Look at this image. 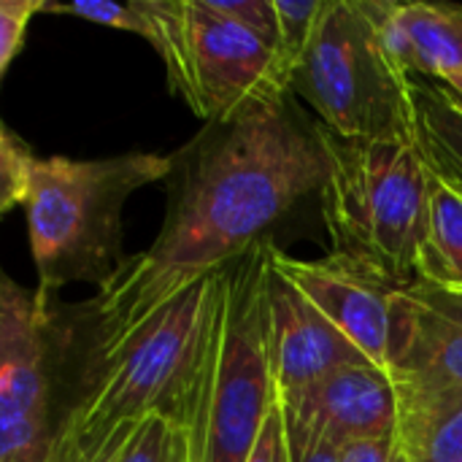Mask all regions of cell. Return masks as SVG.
I'll list each match as a JSON object with an SVG mask.
<instances>
[{"mask_svg": "<svg viewBox=\"0 0 462 462\" xmlns=\"http://www.w3.org/2000/svg\"><path fill=\"white\" fill-rule=\"evenodd\" d=\"M390 376L401 422L462 401V295L417 279L401 287Z\"/></svg>", "mask_w": 462, "mask_h": 462, "instance_id": "9", "label": "cell"}, {"mask_svg": "<svg viewBox=\"0 0 462 462\" xmlns=\"http://www.w3.org/2000/svg\"><path fill=\"white\" fill-rule=\"evenodd\" d=\"M135 428H138V425H125V428H119V430L111 436V441L97 452V457L92 462H119L122 449L127 447V441H130V436L135 433Z\"/></svg>", "mask_w": 462, "mask_h": 462, "instance_id": "26", "label": "cell"}, {"mask_svg": "<svg viewBox=\"0 0 462 462\" xmlns=\"http://www.w3.org/2000/svg\"><path fill=\"white\" fill-rule=\"evenodd\" d=\"M325 176L319 125L298 114L290 97L230 125H208L173 154L157 241L70 311L81 357L111 352L181 290L241 260L273 222L319 192Z\"/></svg>", "mask_w": 462, "mask_h": 462, "instance_id": "1", "label": "cell"}, {"mask_svg": "<svg viewBox=\"0 0 462 462\" xmlns=\"http://www.w3.org/2000/svg\"><path fill=\"white\" fill-rule=\"evenodd\" d=\"M441 84H444V87L449 89V95H452V97H455V100H457V103L462 106V73H457V76H449V79H444Z\"/></svg>", "mask_w": 462, "mask_h": 462, "instance_id": "27", "label": "cell"}, {"mask_svg": "<svg viewBox=\"0 0 462 462\" xmlns=\"http://www.w3.org/2000/svg\"><path fill=\"white\" fill-rule=\"evenodd\" d=\"M409 462H462V401L401 422Z\"/></svg>", "mask_w": 462, "mask_h": 462, "instance_id": "17", "label": "cell"}, {"mask_svg": "<svg viewBox=\"0 0 462 462\" xmlns=\"http://www.w3.org/2000/svg\"><path fill=\"white\" fill-rule=\"evenodd\" d=\"M268 263L290 279L374 365L390 374L401 284L330 252L319 260H298L265 241Z\"/></svg>", "mask_w": 462, "mask_h": 462, "instance_id": "10", "label": "cell"}, {"mask_svg": "<svg viewBox=\"0 0 462 462\" xmlns=\"http://www.w3.org/2000/svg\"><path fill=\"white\" fill-rule=\"evenodd\" d=\"M43 290L0 284V462H57L73 409L79 333Z\"/></svg>", "mask_w": 462, "mask_h": 462, "instance_id": "6", "label": "cell"}, {"mask_svg": "<svg viewBox=\"0 0 462 462\" xmlns=\"http://www.w3.org/2000/svg\"><path fill=\"white\" fill-rule=\"evenodd\" d=\"M290 89L338 138L417 143L414 76L390 57L376 0H325Z\"/></svg>", "mask_w": 462, "mask_h": 462, "instance_id": "5", "label": "cell"}, {"mask_svg": "<svg viewBox=\"0 0 462 462\" xmlns=\"http://www.w3.org/2000/svg\"><path fill=\"white\" fill-rule=\"evenodd\" d=\"M265 303L268 355L279 398H295L341 368L371 363L271 263L265 276Z\"/></svg>", "mask_w": 462, "mask_h": 462, "instance_id": "11", "label": "cell"}, {"mask_svg": "<svg viewBox=\"0 0 462 462\" xmlns=\"http://www.w3.org/2000/svg\"><path fill=\"white\" fill-rule=\"evenodd\" d=\"M390 57L414 79L444 81L462 73V5L376 0Z\"/></svg>", "mask_w": 462, "mask_h": 462, "instance_id": "13", "label": "cell"}, {"mask_svg": "<svg viewBox=\"0 0 462 462\" xmlns=\"http://www.w3.org/2000/svg\"><path fill=\"white\" fill-rule=\"evenodd\" d=\"M192 462L189 436L165 417L143 420L122 449L119 462Z\"/></svg>", "mask_w": 462, "mask_h": 462, "instance_id": "18", "label": "cell"}, {"mask_svg": "<svg viewBox=\"0 0 462 462\" xmlns=\"http://www.w3.org/2000/svg\"><path fill=\"white\" fill-rule=\"evenodd\" d=\"M173 154L133 152L103 160H38L24 203L38 290L108 284L122 257V208L133 192L168 181Z\"/></svg>", "mask_w": 462, "mask_h": 462, "instance_id": "3", "label": "cell"}, {"mask_svg": "<svg viewBox=\"0 0 462 462\" xmlns=\"http://www.w3.org/2000/svg\"><path fill=\"white\" fill-rule=\"evenodd\" d=\"M420 279L462 295V195L433 171Z\"/></svg>", "mask_w": 462, "mask_h": 462, "instance_id": "16", "label": "cell"}, {"mask_svg": "<svg viewBox=\"0 0 462 462\" xmlns=\"http://www.w3.org/2000/svg\"><path fill=\"white\" fill-rule=\"evenodd\" d=\"M246 462H287V441H284V414L282 401H276L252 455Z\"/></svg>", "mask_w": 462, "mask_h": 462, "instance_id": "25", "label": "cell"}, {"mask_svg": "<svg viewBox=\"0 0 462 462\" xmlns=\"http://www.w3.org/2000/svg\"><path fill=\"white\" fill-rule=\"evenodd\" d=\"M187 462H189V460H187Z\"/></svg>", "mask_w": 462, "mask_h": 462, "instance_id": "28", "label": "cell"}, {"mask_svg": "<svg viewBox=\"0 0 462 462\" xmlns=\"http://www.w3.org/2000/svg\"><path fill=\"white\" fill-rule=\"evenodd\" d=\"M319 125V122H317ZM328 176L319 187L333 252L406 287L420 279L430 168L411 141H349L319 125Z\"/></svg>", "mask_w": 462, "mask_h": 462, "instance_id": "4", "label": "cell"}, {"mask_svg": "<svg viewBox=\"0 0 462 462\" xmlns=\"http://www.w3.org/2000/svg\"><path fill=\"white\" fill-rule=\"evenodd\" d=\"M325 0H276V14H279V57L290 73H292L300 62V57L306 54L317 22L322 16Z\"/></svg>", "mask_w": 462, "mask_h": 462, "instance_id": "19", "label": "cell"}, {"mask_svg": "<svg viewBox=\"0 0 462 462\" xmlns=\"http://www.w3.org/2000/svg\"><path fill=\"white\" fill-rule=\"evenodd\" d=\"M187 62L189 108L208 125H230L292 95L276 46L217 14L206 0H187Z\"/></svg>", "mask_w": 462, "mask_h": 462, "instance_id": "8", "label": "cell"}, {"mask_svg": "<svg viewBox=\"0 0 462 462\" xmlns=\"http://www.w3.org/2000/svg\"><path fill=\"white\" fill-rule=\"evenodd\" d=\"M265 238L230 265L219 346L192 439V462H246L279 390L268 355Z\"/></svg>", "mask_w": 462, "mask_h": 462, "instance_id": "7", "label": "cell"}, {"mask_svg": "<svg viewBox=\"0 0 462 462\" xmlns=\"http://www.w3.org/2000/svg\"><path fill=\"white\" fill-rule=\"evenodd\" d=\"M341 462H409L401 436L344 444Z\"/></svg>", "mask_w": 462, "mask_h": 462, "instance_id": "24", "label": "cell"}, {"mask_svg": "<svg viewBox=\"0 0 462 462\" xmlns=\"http://www.w3.org/2000/svg\"><path fill=\"white\" fill-rule=\"evenodd\" d=\"M284 414V441L287 462H341V444L333 441L325 430L306 422L300 414L282 406Z\"/></svg>", "mask_w": 462, "mask_h": 462, "instance_id": "21", "label": "cell"}, {"mask_svg": "<svg viewBox=\"0 0 462 462\" xmlns=\"http://www.w3.org/2000/svg\"><path fill=\"white\" fill-rule=\"evenodd\" d=\"M227 273L230 265L195 282L119 346L79 360L57 462H92L119 428L154 414L181 428L192 444L217 360Z\"/></svg>", "mask_w": 462, "mask_h": 462, "instance_id": "2", "label": "cell"}, {"mask_svg": "<svg viewBox=\"0 0 462 462\" xmlns=\"http://www.w3.org/2000/svg\"><path fill=\"white\" fill-rule=\"evenodd\" d=\"M43 11L46 0H0V76H5L19 54L30 19Z\"/></svg>", "mask_w": 462, "mask_h": 462, "instance_id": "22", "label": "cell"}, {"mask_svg": "<svg viewBox=\"0 0 462 462\" xmlns=\"http://www.w3.org/2000/svg\"><path fill=\"white\" fill-rule=\"evenodd\" d=\"M38 157L32 149L8 127H0V211L8 214L16 206L27 203L32 173Z\"/></svg>", "mask_w": 462, "mask_h": 462, "instance_id": "20", "label": "cell"}, {"mask_svg": "<svg viewBox=\"0 0 462 462\" xmlns=\"http://www.w3.org/2000/svg\"><path fill=\"white\" fill-rule=\"evenodd\" d=\"M284 409L325 430L333 441H371L401 433V401L393 376L374 365H349L317 382L295 398H279Z\"/></svg>", "mask_w": 462, "mask_h": 462, "instance_id": "12", "label": "cell"}, {"mask_svg": "<svg viewBox=\"0 0 462 462\" xmlns=\"http://www.w3.org/2000/svg\"><path fill=\"white\" fill-rule=\"evenodd\" d=\"M414 108L428 168L462 195V106L441 81L414 79Z\"/></svg>", "mask_w": 462, "mask_h": 462, "instance_id": "15", "label": "cell"}, {"mask_svg": "<svg viewBox=\"0 0 462 462\" xmlns=\"http://www.w3.org/2000/svg\"><path fill=\"white\" fill-rule=\"evenodd\" d=\"M43 14L79 16L103 27L125 30L146 38L165 62L171 89L192 106V81L187 62V0H79V3H46Z\"/></svg>", "mask_w": 462, "mask_h": 462, "instance_id": "14", "label": "cell"}, {"mask_svg": "<svg viewBox=\"0 0 462 462\" xmlns=\"http://www.w3.org/2000/svg\"><path fill=\"white\" fill-rule=\"evenodd\" d=\"M217 14L244 24L254 35L265 38L279 51V14L276 0H206Z\"/></svg>", "mask_w": 462, "mask_h": 462, "instance_id": "23", "label": "cell"}]
</instances>
